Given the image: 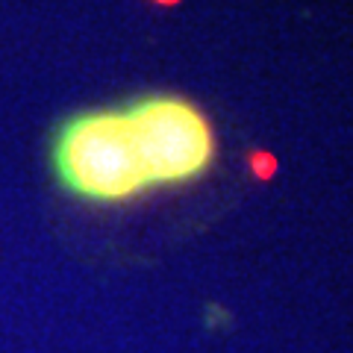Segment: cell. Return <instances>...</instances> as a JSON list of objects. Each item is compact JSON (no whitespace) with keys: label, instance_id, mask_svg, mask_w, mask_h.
<instances>
[{"label":"cell","instance_id":"6da1fadb","mask_svg":"<svg viewBox=\"0 0 353 353\" xmlns=\"http://www.w3.org/2000/svg\"><path fill=\"white\" fill-rule=\"evenodd\" d=\"M53 165L65 189L85 201H130L153 183L150 141L136 103L71 118L53 145Z\"/></svg>","mask_w":353,"mask_h":353},{"label":"cell","instance_id":"3957f363","mask_svg":"<svg viewBox=\"0 0 353 353\" xmlns=\"http://www.w3.org/2000/svg\"><path fill=\"white\" fill-rule=\"evenodd\" d=\"M162 3H174V0H162Z\"/></svg>","mask_w":353,"mask_h":353},{"label":"cell","instance_id":"7a4b0ae2","mask_svg":"<svg viewBox=\"0 0 353 353\" xmlns=\"http://www.w3.org/2000/svg\"><path fill=\"white\" fill-rule=\"evenodd\" d=\"M253 168L259 171V176H268V171H274V159L268 153H259V157H253Z\"/></svg>","mask_w":353,"mask_h":353}]
</instances>
